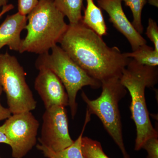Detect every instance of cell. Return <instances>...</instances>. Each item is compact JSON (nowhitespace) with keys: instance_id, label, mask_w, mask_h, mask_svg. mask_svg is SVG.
Masks as SVG:
<instances>
[{"instance_id":"cell-1","label":"cell","mask_w":158,"mask_h":158,"mask_svg":"<svg viewBox=\"0 0 158 158\" xmlns=\"http://www.w3.org/2000/svg\"><path fill=\"white\" fill-rule=\"evenodd\" d=\"M59 43L77 64L101 83L120 77L131 59L117 47L108 46L102 37L81 22L68 24Z\"/></svg>"},{"instance_id":"cell-2","label":"cell","mask_w":158,"mask_h":158,"mask_svg":"<svg viewBox=\"0 0 158 158\" xmlns=\"http://www.w3.org/2000/svg\"><path fill=\"white\" fill-rule=\"evenodd\" d=\"M119 79L131 98L130 110L137 130L135 149L139 151L148 139L158 137L157 131L150 119L145 98L146 88H153L157 83L158 69L156 67L141 65L131 59Z\"/></svg>"},{"instance_id":"cell-3","label":"cell","mask_w":158,"mask_h":158,"mask_svg":"<svg viewBox=\"0 0 158 158\" xmlns=\"http://www.w3.org/2000/svg\"><path fill=\"white\" fill-rule=\"evenodd\" d=\"M65 15L54 0H40L27 15V36L23 39L20 53L25 52L41 55L57 45L67 31Z\"/></svg>"},{"instance_id":"cell-4","label":"cell","mask_w":158,"mask_h":158,"mask_svg":"<svg viewBox=\"0 0 158 158\" xmlns=\"http://www.w3.org/2000/svg\"><path fill=\"white\" fill-rule=\"evenodd\" d=\"M52 52L40 55L35 62L37 69L45 68L53 72L65 87L68 97L71 114L74 118L77 112V94L85 86L92 88L101 87V83L91 77L58 45L53 47Z\"/></svg>"},{"instance_id":"cell-5","label":"cell","mask_w":158,"mask_h":158,"mask_svg":"<svg viewBox=\"0 0 158 158\" xmlns=\"http://www.w3.org/2000/svg\"><path fill=\"white\" fill-rule=\"evenodd\" d=\"M119 77H114L101 82L102 92L96 99L90 100L84 91L81 97L87 104L91 115H96L105 128L121 151L123 158H131L125 147L118 102L127 94Z\"/></svg>"},{"instance_id":"cell-6","label":"cell","mask_w":158,"mask_h":158,"mask_svg":"<svg viewBox=\"0 0 158 158\" xmlns=\"http://www.w3.org/2000/svg\"><path fill=\"white\" fill-rule=\"evenodd\" d=\"M0 85L11 114L36 109L37 102L26 81L24 69L17 58L7 52L0 54Z\"/></svg>"},{"instance_id":"cell-7","label":"cell","mask_w":158,"mask_h":158,"mask_svg":"<svg viewBox=\"0 0 158 158\" xmlns=\"http://www.w3.org/2000/svg\"><path fill=\"white\" fill-rule=\"evenodd\" d=\"M13 158H23L36 145L39 123L31 112L11 114L4 123Z\"/></svg>"},{"instance_id":"cell-8","label":"cell","mask_w":158,"mask_h":158,"mask_svg":"<svg viewBox=\"0 0 158 158\" xmlns=\"http://www.w3.org/2000/svg\"><path fill=\"white\" fill-rule=\"evenodd\" d=\"M42 120L41 137L38 139L40 144L56 152L73 144L65 107L56 106L46 109Z\"/></svg>"},{"instance_id":"cell-9","label":"cell","mask_w":158,"mask_h":158,"mask_svg":"<svg viewBox=\"0 0 158 158\" xmlns=\"http://www.w3.org/2000/svg\"><path fill=\"white\" fill-rule=\"evenodd\" d=\"M34 88L39 94L46 110L53 106H68V97L65 87L53 72L45 68L38 69Z\"/></svg>"},{"instance_id":"cell-10","label":"cell","mask_w":158,"mask_h":158,"mask_svg":"<svg viewBox=\"0 0 158 158\" xmlns=\"http://www.w3.org/2000/svg\"><path fill=\"white\" fill-rule=\"evenodd\" d=\"M122 0H97L98 5L109 15L115 28L127 39L133 51L146 44L147 41L134 27L123 11Z\"/></svg>"},{"instance_id":"cell-11","label":"cell","mask_w":158,"mask_h":158,"mask_svg":"<svg viewBox=\"0 0 158 158\" xmlns=\"http://www.w3.org/2000/svg\"><path fill=\"white\" fill-rule=\"evenodd\" d=\"M27 23V16L19 12L7 15L0 25V50L7 46L11 50L19 52L23 40L21 33L25 29Z\"/></svg>"},{"instance_id":"cell-12","label":"cell","mask_w":158,"mask_h":158,"mask_svg":"<svg viewBox=\"0 0 158 158\" xmlns=\"http://www.w3.org/2000/svg\"><path fill=\"white\" fill-rule=\"evenodd\" d=\"M91 114L86 111L85 123L81 132L73 144L69 147L59 152H54L43 144H37L36 147L48 158H84L82 152L81 142L83 134L87 124L90 120Z\"/></svg>"},{"instance_id":"cell-13","label":"cell","mask_w":158,"mask_h":158,"mask_svg":"<svg viewBox=\"0 0 158 158\" xmlns=\"http://www.w3.org/2000/svg\"><path fill=\"white\" fill-rule=\"evenodd\" d=\"M86 2L81 23L100 37L106 35L107 28L101 9L95 5L94 0H86Z\"/></svg>"},{"instance_id":"cell-14","label":"cell","mask_w":158,"mask_h":158,"mask_svg":"<svg viewBox=\"0 0 158 158\" xmlns=\"http://www.w3.org/2000/svg\"><path fill=\"white\" fill-rule=\"evenodd\" d=\"M84 0H54L58 9L67 17L69 24L81 22Z\"/></svg>"},{"instance_id":"cell-15","label":"cell","mask_w":158,"mask_h":158,"mask_svg":"<svg viewBox=\"0 0 158 158\" xmlns=\"http://www.w3.org/2000/svg\"><path fill=\"white\" fill-rule=\"evenodd\" d=\"M127 58L141 65L156 67L158 65V52L146 44L139 47L131 52L124 53Z\"/></svg>"},{"instance_id":"cell-16","label":"cell","mask_w":158,"mask_h":158,"mask_svg":"<svg viewBox=\"0 0 158 158\" xmlns=\"http://www.w3.org/2000/svg\"><path fill=\"white\" fill-rule=\"evenodd\" d=\"M81 148L84 158H110L105 154L100 142L88 137L82 138Z\"/></svg>"},{"instance_id":"cell-17","label":"cell","mask_w":158,"mask_h":158,"mask_svg":"<svg viewBox=\"0 0 158 158\" xmlns=\"http://www.w3.org/2000/svg\"><path fill=\"white\" fill-rule=\"evenodd\" d=\"M125 3L126 6L129 7L132 13L133 21L132 23L138 33L142 34L144 28L141 21L142 11L148 0H122Z\"/></svg>"},{"instance_id":"cell-18","label":"cell","mask_w":158,"mask_h":158,"mask_svg":"<svg viewBox=\"0 0 158 158\" xmlns=\"http://www.w3.org/2000/svg\"><path fill=\"white\" fill-rule=\"evenodd\" d=\"M145 34L153 44L154 49L158 52V27L156 22L152 19H148V26Z\"/></svg>"},{"instance_id":"cell-19","label":"cell","mask_w":158,"mask_h":158,"mask_svg":"<svg viewBox=\"0 0 158 158\" xmlns=\"http://www.w3.org/2000/svg\"><path fill=\"white\" fill-rule=\"evenodd\" d=\"M141 149L147 152V158H158V137L148 139L144 142Z\"/></svg>"},{"instance_id":"cell-20","label":"cell","mask_w":158,"mask_h":158,"mask_svg":"<svg viewBox=\"0 0 158 158\" xmlns=\"http://www.w3.org/2000/svg\"><path fill=\"white\" fill-rule=\"evenodd\" d=\"M40 0H18V9L21 14L27 16L37 6Z\"/></svg>"},{"instance_id":"cell-21","label":"cell","mask_w":158,"mask_h":158,"mask_svg":"<svg viewBox=\"0 0 158 158\" xmlns=\"http://www.w3.org/2000/svg\"><path fill=\"white\" fill-rule=\"evenodd\" d=\"M3 89L0 85V121L7 119L11 115V113L9 108L3 106L1 102V96L3 92Z\"/></svg>"},{"instance_id":"cell-22","label":"cell","mask_w":158,"mask_h":158,"mask_svg":"<svg viewBox=\"0 0 158 158\" xmlns=\"http://www.w3.org/2000/svg\"><path fill=\"white\" fill-rule=\"evenodd\" d=\"M4 128L5 126L4 124L0 126V143H4L10 146V142L5 135Z\"/></svg>"},{"instance_id":"cell-23","label":"cell","mask_w":158,"mask_h":158,"mask_svg":"<svg viewBox=\"0 0 158 158\" xmlns=\"http://www.w3.org/2000/svg\"><path fill=\"white\" fill-rule=\"evenodd\" d=\"M14 8V6L12 4L7 5V6H4L2 7V9L0 12V18L4 15L6 12H8L10 10H12Z\"/></svg>"},{"instance_id":"cell-24","label":"cell","mask_w":158,"mask_h":158,"mask_svg":"<svg viewBox=\"0 0 158 158\" xmlns=\"http://www.w3.org/2000/svg\"><path fill=\"white\" fill-rule=\"evenodd\" d=\"M9 0H0V9L2 7L7 6L8 5ZM0 11V12H1Z\"/></svg>"},{"instance_id":"cell-25","label":"cell","mask_w":158,"mask_h":158,"mask_svg":"<svg viewBox=\"0 0 158 158\" xmlns=\"http://www.w3.org/2000/svg\"><path fill=\"white\" fill-rule=\"evenodd\" d=\"M148 2L151 5L158 7V0H148Z\"/></svg>"},{"instance_id":"cell-26","label":"cell","mask_w":158,"mask_h":158,"mask_svg":"<svg viewBox=\"0 0 158 158\" xmlns=\"http://www.w3.org/2000/svg\"><path fill=\"white\" fill-rule=\"evenodd\" d=\"M0 158H1V157H0Z\"/></svg>"}]
</instances>
